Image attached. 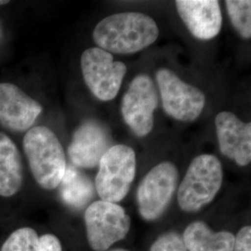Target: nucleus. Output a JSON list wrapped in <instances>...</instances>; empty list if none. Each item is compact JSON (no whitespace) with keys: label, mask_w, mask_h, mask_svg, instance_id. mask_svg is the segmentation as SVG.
<instances>
[{"label":"nucleus","mask_w":251,"mask_h":251,"mask_svg":"<svg viewBox=\"0 0 251 251\" xmlns=\"http://www.w3.org/2000/svg\"><path fill=\"white\" fill-rule=\"evenodd\" d=\"M216 133L220 150L238 166L251 161V124L243 122L233 113L222 112L216 116Z\"/></svg>","instance_id":"obj_12"},{"label":"nucleus","mask_w":251,"mask_h":251,"mask_svg":"<svg viewBox=\"0 0 251 251\" xmlns=\"http://www.w3.org/2000/svg\"><path fill=\"white\" fill-rule=\"evenodd\" d=\"M24 169L21 152L16 144L0 132V196L10 198L23 186Z\"/></svg>","instance_id":"obj_14"},{"label":"nucleus","mask_w":251,"mask_h":251,"mask_svg":"<svg viewBox=\"0 0 251 251\" xmlns=\"http://www.w3.org/2000/svg\"><path fill=\"white\" fill-rule=\"evenodd\" d=\"M42 110V105L18 86L0 83V123L6 128L16 132L28 131Z\"/></svg>","instance_id":"obj_11"},{"label":"nucleus","mask_w":251,"mask_h":251,"mask_svg":"<svg viewBox=\"0 0 251 251\" xmlns=\"http://www.w3.org/2000/svg\"><path fill=\"white\" fill-rule=\"evenodd\" d=\"M230 21L237 33L245 39L251 37V1L227 0L225 1Z\"/></svg>","instance_id":"obj_18"},{"label":"nucleus","mask_w":251,"mask_h":251,"mask_svg":"<svg viewBox=\"0 0 251 251\" xmlns=\"http://www.w3.org/2000/svg\"><path fill=\"white\" fill-rule=\"evenodd\" d=\"M158 35L159 29L153 19L131 11L102 19L94 28L93 39L107 52L131 54L152 45Z\"/></svg>","instance_id":"obj_1"},{"label":"nucleus","mask_w":251,"mask_h":251,"mask_svg":"<svg viewBox=\"0 0 251 251\" xmlns=\"http://www.w3.org/2000/svg\"><path fill=\"white\" fill-rule=\"evenodd\" d=\"M233 251H251V226H244L234 235Z\"/></svg>","instance_id":"obj_20"},{"label":"nucleus","mask_w":251,"mask_h":251,"mask_svg":"<svg viewBox=\"0 0 251 251\" xmlns=\"http://www.w3.org/2000/svg\"><path fill=\"white\" fill-rule=\"evenodd\" d=\"M155 76L164 111L182 122L198 119L206 104L205 94L197 87L181 80L168 68L157 70Z\"/></svg>","instance_id":"obj_8"},{"label":"nucleus","mask_w":251,"mask_h":251,"mask_svg":"<svg viewBox=\"0 0 251 251\" xmlns=\"http://www.w3.org/2000/svg\"><path fill=\"white\" fill-rule=\"evenodd\" d=\"M136 174V155L124 144L113 145L99 164L95 186L100 200L117 204L129 192Z\"/></svg>","instance_id":"obj_4"},{"label":"nucleus","mask_w":251,"mask_h":251,"mask_svg":"<svg viewBox=\"0 0 251 251\" xmlns=\"http://www.w3.org/2000/svg\"><path fill=\"white\" fill-rule=\"evenodd\" d=\"M87 238L94 251H108L114 244L125 239L130 230V218L119 205L95 201L85 211Z\"/></svg>","instance_id":"obj_5"},{"label":"nucleus","mask_w":251,"mask_h":251,"mask_svg":"<svg viewBox=\"0 0 251 251\" xmlns=\"http://www.w3.org/2000/svg\"><path fill=\"white\" fill-rule=\"evenodd\" d=\"M9 1L8 0H0V6L1 5H7V4H9Z\"/></svg>","instance_id":"obj_21"},{"label":"nucleus","mask_w":251,"mask_h":251,"mask_svg":"<svg viewBox=\"0 0 251 251\" xmlns=\"http://www.w3.org/2000/svg\"><path fill=\"white\" fill-rule=\"evenodd\" d=\"M179 17L191 34L200 40H209L219 35L223 14L216 0H177Z\"/></svg>","instance_id":"obj_13"},{"label":"nucleus","mask_w":251,"mask_h":251,"mask_svg":"<svg viewBox=\"0 0 251 251\" xmlns=\"http://www.w3.org/2000/svg\"><path fill=\"white\" fill-rule=\"evenodd\" d=\"M187 251H233L234 234L213 232L204 222H194L181 235Z\"/></svg>","instance_id":"obj_15"},{"label":"nucleus","mask_w":251,"mask_h":251,"mask_svg":"<svg viewBox=\"0 0 251 251\" xmlns=\"http://www.w3.org/2000/svg\"><path fill=\"white\" fill-rule=\"evenodd\" d=\"M158 105L156 88L147 75L135 77L126 92L121 113L126 124L138 137H144L152 131L153 112Z\"/></svg>","instance_id":"obj_9"},{"label":"nucleus","mask_w":251,"mask_h":251,"mask_svg":"<svg viewBox=\"0 0 251 251\" xmlns=\"http://www.w3.org/2000/svg\"><path fill=\"white\" fill-rule=\"evenodd\" d=\"M60 184L63 199L70 206H85L93 197V185L90 179L73 167H66Z\"/></svg>","instance_id":"obj_17"},{"label":"nucleus","mask_w":251,"mask_h":251,"mask_svg":"<svg viewBox=\"0 0 251 251\" xmlns=\"http://www.w3.org/2000/svg\"><path fill=\"white\" fill-rule=\"evenodd\" d=\"M179 172L174 164L164 161L149 171L137 190L141 217L147 222L159 219L170 206L177 188Z\"/></svg>","instance_id":"obj_6"},{"label":"nucleus","mask_w":251,"mask_h":251,"mask_svg":"<svg viewBox=\"0 0 251 251\" xmlns=\"http://www.w3.org/2000/svg\"><path fill=\"white\" fill-rule=\"evenodd\" d=\"M150 251H187L181 235L176 232L163 233L152 243Z\"/></svg>","instance_id":"obj_19"},{"label":"nucleus","mask_w":251,"mask_h":251,"mask_svg":"<svg viewBox=\"0 0 251 251\" xmlns=\"http://www.w3.org/2000/svg\"><path fill=\"white\" fill-rule=\"evenodd\" d=\"M224 170L213 154H200L189 166L178 190V204L185 212H198L213 201L223 185Z\"/></svg>","instance_id":"obj_3"},{"label":"nucleus","mask_w":251,"mask_h":251,"mask_svg":"<svg viewBox=\"0 0 251 251\" xmlns=\"http://www.w3.org/2000/svg\"><path fill=\"white\" fill-rule=\"evenodd\" d=\"M1 251H63L59 238L50 233L39 236L33 228L15 230L3 244Z\"/></svg>","instance_id":"obj_16"},{"label":"nucleus","mask_w":251,"mask_h":251,"mask_svg":"<svg viewBox=\"0 0 251 251\" xmlns=\"http://www.w3.org/2000/svg\"><path fill=\"white\" fill-rule=\"evenodd\" d=\"M24 150L36 182L46 190L57 188L66 171L63 146L45 126L30 128L24 138Z\"/></svg>","instance_id":"obj_2"},{"label":"nucleus","mask_w":251,"mask_h":251,"mask_svg":"<svg viewBox=\"0 0 251 251\" xmlns=\"http://www.w3.org/2000/svg\"><path fill=\"white\" fill-rule=\"evenodd\" d=\"M81 69L86 85L100 100L116 98L126 74L125 63L100 48H90L81 56Z\"/></svg>","instance_id":"obj_7"},{"label":"nucleus","mask_w":251,"mask_h":251,"mask_svg":"<svg viewBox=\"0 0 251 251\" xmlns=\"http://www.w3.org/2000/svg\"><path fill=\"white\" fill-rule=\"evenodd\" d=\"M126 251V250H123V249H117V250H113V251Z\"/></svg>","instance_id":"obj_22"},{"label":"nucleus","mask_w":251,"mask_h":251,"mask_svg":"<svg viewBox=\"0 0 251 251\" xmlns=\"http://www.w3.org/2000/svg\"><path fill=\"white\" fill-rule=\"evenodd\" d=\"M112 146V138L106 126L90 119L75 130L68 146V155L75 167L94 169Z\"/></svg>","instance_id":"obj_10"}]
</instances>
